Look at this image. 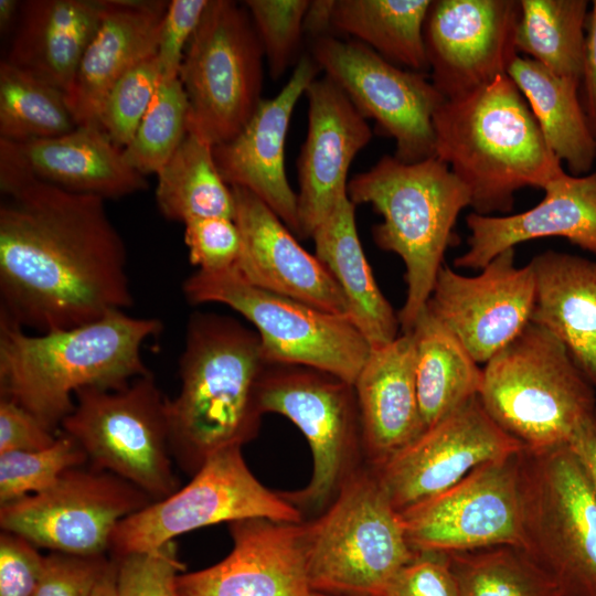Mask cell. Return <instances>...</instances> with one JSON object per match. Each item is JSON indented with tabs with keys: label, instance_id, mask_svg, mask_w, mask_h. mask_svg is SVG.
I'll return each instance as SVG.
<instances>
[{
	"label": "cell",
	"instance_id": "d6a6232c",
	"mask_svg": "<svg viewBox=\"0 0 596 596\" xmlns=\"http://www.w3.org/2000/svg\"><path fill=\"white\" fill-rule=\"evenodd\" d=\"M432 0H334L332 29L405 70L429 72L424 23Z\"/></svg>",
	"mask_w": 596,
	"mask_h": 596
},
{
	"label": "cell",
	"instance_id": "4fadbf2b",
	"mask_svg": "<svg viewBox=\"0 0 596 596\" xmlns=\"http://www.w3.org/2000/svg\"><path fill=\"white\" fill-rule=\"evenodd\" d=\"M249 518L305 520L283 493L253 475L242 447H228L209 457L188 485L121 520L111 534L109 552L111 557L146 552L185 532Z\"/></svg>",
	"mask_w": 596,
	"mask_h": 596
},
{
	"label": "cell",
	"instance_id": "4dcf8cb0",
	"mask_svg": "<svg viewBox=\"0 0 596 596\" xmlns=\"http://www.w3.org/2000/svg\"><path fill=\"white\" fill-rule=\"evenodd\" d=\"M508 76L525 98L553 155L570 174L592 172L596 161L593 136L579 99V81L554 74L538 62L517 55Z\"/></svg>",
	"mask_w": 596,
	"mask_h": 596
},
{
	"label": "cell",
	"instance_id": "7dc6e473",
	"mask_svg": "<svg viewBox=\"0 0 596 596\" xmlns=\"http://www.w3.org/2000/svg\"><path fill=\"white\" fill-rule=\"evenodd\" d=\"M45 556L24 538L0 534V596H32L43 572Z\"/></svg>",
	"mask_w": 596,
	"mask_h": 596
},
{
	"label": "cell",
	"instance_id": "30bf717a",
	"mask_svg": "<svg viewBox=\"0 0 596 596\" xmlns=\"http://www.w3.org/2000/svg\"><path fill=\"white\" fill-rule=\"evenodd\" d=\"M259 406L263 414L288 418L307 439L312 455L310 481L283 496L304 519L317 517L363 466L353 384L313 368L270 364L259 384Z\"/></svg>",
	"mask_w": 596,
	"mask_h": 596
},
{
	"label": "cell",
	"instance_id": "44dd1931",
	"mask_svg": "<svg viewBox=\"0 0 596 596\" xmlns=\"http://www.w3.org/2000/svg\"><path fill=\"white\" fill-rule=\"evenodd\" d=\"M308 98V130L297 160L299 238L316 228L348 195V171L372 139L366 118L326 75L313 79Z\"/></svg>",
	"mask_w": 596,
	"mask_h": 596
},
{
	"label": "cell",
	"instance_id": "5b68a950",
	"mask_svg": "<svg viewBox=\"0 0 596 596\" xmlns=\"http://www.w3.org/2000/svg\"><path fill=\"white\" fill-rule=\"evenodd\" d=\"M355 204L369 203L383 221L372 228L374 243L405 265V301L398 311L403 333L426 307L444 256L455 241L459 214L470 207L467 188L436 157L407 163L383 156L348 182Z\"/></svg>",
	"mask_w": 596,
	"mask_h": 596
},
{
	"label": "cell",
	"instance_id": "b9f144b4",
	"mask_svg": "<svg viewBox=\"0 0 596 596\" xmlns=\"http://www.w3.org/2000/svg\"><path fill=\"white\" fill-rule=\"evenodd\" d=\"M116 561V596H179L177 577L184 565L174 540L146 551L128 553Z\"/></svg>",
	"mask_w": 596,
	"mask_h": 596
},
{
	"label": "cell",
	"instance_id": "7a4b0ae2",
	"mask_svg": "<svg viewBox=\"0 0 596 596\" xmlns=\"http://www.w3.org/2000/svg\"><path fill=\"white\" fill-rule=\"evenodd\" d=\"M267 365L256 331L219 313L190 316L180 391L167 398L170 451L184 472L192 477L215 453L256 437Z\"/></svg>",
	"mask_w": 596,
	"mask_h": 596
},
{
	"label": "cell",
	"instance_id": "f907efd6",
	"mask_svg": "<svg viewBox=\"0 0 596 596\" xmlns=\"http://www.w3.org/2000/svg\"><path fill=\"white\" fill-rule=\"evenodd\" d=\"M568 446L582 462L596 491V411L578 427Z\"/></svg>",
	"mask_w": 596,
	"mask_h": 596
},
{
	"label": "cell",
	"instance_id": "4316f807",
	"mask_svg": "<svg viewBox=\"0 0 596 596\" xmlns=\"http://www.w3.org/2000/svg\"><path fill=\"white\" fill-rule=\"evenodd\" d=\"M12 145L33 175L70 192L106 200L148 189L146 177L129 163L124 148L97 124L77 126L54 138Z\"/></svg>",
	"mask_w": 596,
	"mask_h": 596
},
{
	"label": "cell",
	"instance_id": "c3c4849f",
	"mask_svg": "<svg viewBox=\"0 0 596 596\" xmlns=\"http://www.w3.org/2000/svg\"><path fill=\"white\" fill-rule=\"evenodd\" d=\"M56 434L18 403L0 397V454L50 447Z\"/></svg>",
	"mask_w": 596,
	"mask_h": 596
},
{
	"label": "cell",
	"instance_id": "ab89813d",
	"mask_svg": "<svg viewBox=\"0 0 596 596\" xmlns=\"http://www.w3.org/2000/svg\"><path fill=\"white\" fill-rule=\"evenodd\" d=\"M309 0H246L273 79L297 65Z\"/></svg>",
	"mask_w": 596,
	"mask_h": 596
},
{
	"label": "cell",
	"instance_id": "f5cc1de1",
	"mask_svg": "<svg viewBox=\"0 0 596 596\" xmlns=\"http://www.w3.org/2000/svg\"><path fill=\"white\" fill-rule=\"evenodd\" d=\"M21 1L0 0V31L3 34L12 33L18 19Z\"/></svg>",
	"mask_w": 596,
	"mask_h": 596
},
{
	"label": "cell",
	"instance_id": "d590c367",
	"mask_svg": "<svg viewBox=\"0 0 596 596\" xmlns=\"http://www.w3.org/2000/svg\"><path fill=\"white\" fill-rule=\"evenodd\" d=\"M76 127L63 91L1 60L0 139H49Z\"/></svg>",
	"mask_w": 596,
	"mask_h": 596
},
{
	"label": "cell",
	"instance_id": "d4e9b609",
	"mask_svg": "<svg viewBox=\"0 0 596 596\" xmlns=\"http://www.w3.org/2000/svg\"><path fill=\"white\" fill-rule=\"evenodd\" d=\"M169 1L105 0L100 23L65 91L77 126L97 124L106 96L130 70L157 54Z\"/></svg>",
	"mask_w": 596,
	"mask_h": 596
},
{
	"label": "cell",
	"instance_id": "cb8c5ba5",
	"mask_svg": "<svg viewBox=\"0 0 596 596\" xmlns=\"http://www.w3.org/2000/svg\"><path fill=\"white\" fill-rule=\"evenodd\" d=\"M535 206L510 215L466 217L468 248L454 259L456 268L480 270L497 255L528 241L562 237L596 254V170L572 175L564 170L543 188Z\"/></svg>",
	"mask_w": 596,
	"mask_h": 596
},
{
	"label": "cell",
	"instance_id": "5bb4252c",
	"mask_svg": "<svg viewBox=\"0 0 596 596\" xmlns=\"http://www.w3.org/2000/svg\"><path fill=\"white\" fill-rule=\"evenodd\" d=\"M151 502L127 480L79 466L66 470L41 492L0 504V526L38 549L104 555L118 523Z\"/></svg>",
	"mask_w": 596,
	"mask_h": 596
},
{
	"label": "cell",
	"instance_id": "603a6c76",
	"mask_svg": "<svg viewBox=\"0 0 596 596\" xmlns=\"http://www.w3.org/2000/svg\"><path fill=\"white\" fill-rule=\"evenodd\" d=\"M231 188L242 237L237 272L254 286L349 317L341 288L319 258L260 199L246 189Z\"/></svg>",
	"mask_w": 596,
	"mask_h": 596
},
{
	"label": "cell",
	"instance_id": "bcb514c9",
	"mask_svg": "<svg viewBox=\"0 0 596 596\" xmlns=\"http://www.w3.org/2000/svg\"><path fill=\"white\" fill-rule=\"evenodd\" d=\"M210 0L169 1L157 46L161 77H179L184 52Z\"/></svg>",
	"mask_w": 596,
	"mask_h": 596
},
{
	"label": "cell",
	"instance_id": "ac0fdd59",
	"mask_svg": "<svg viewBox=\"0 0 596 596\" xmlns=\"http://www.w3.org/2000/svg\"><path fill=\"white\" fill-rule=\"evenodd\" d=\"M535 278L530 263L515 265V248L497 255L476 276L444 265L427 310L486 364L531 322Z\"/></svg>",
	"mask_w": 596,
	"mask_h": 596
},
{
	"label": "cell",
	"instance_id": "ee69618b",
	"mask_svg": "<svg viewBox=\"0 0 596 596\" xmlns=\"http://www.w3.org/2000/svg\"><path fill=\"white\" fill-rule=\"evenodd\" d=\"M109 561L105 555L51 552L32 596H92Z\"/></svg>",
	"mask_w": 596,
	"mask_h": 596
},
{
	"label": "cell",
	"instance_id": "816d5d0a",
	"mask_svg": "<svg viewBox=\"0 0 596 596\" xmlns=\"http://www.w3.org/2000/svg\"><path fill=\"white\" fill-rule=\"evenodd\" d=\"M334 0H313L309 2L305 21V35L316 39L330 35Z\"/></svg>",
	"mask_w": 596,
	"mask_h": 596
},
{
	"label": "cell",
	"instance_id": "f1b7e54d",
	"mask_svg": "<svg viewBox=\"0 0 596 596\" xmlns=\"http://www.w3.org/2000/svg\"><path fill=\"white\" fill-rule=\"evenodd\" d=\"M529 263L535 278L531 322L565 345L596 389V260L547 249Z\"/></svg>",
	"mask_w": 596,
	"mask_h": 596
},
{
	"label": "cell",
	"instance_id": "ffe728a7",
	"mask_svg": "<svg viewBox=\"0 0 596 596\" xmlns=\"http://www.w3.org/2000/svg\"><path fill=\"white\" fill-rule=\"evenodd\" d=\"M228 529L231 552L214 565L180 573L179 596H312L304 521L249 518Z\"/></svg>",
	"mask_w": 596,
	"mask_h": 596
},
{
	"label": "cell",
	"instance_id": "277c9868",
	"mask_svg": "<svg viewBox=\"0 0 596 596\" xmlns=\"http://www.w3.org/2000/svg\"><path fill=\"white\" fill-rule=\"evenodd\" d=\"M435 156L467 188L472 212L512 211L515 193L541 189L562 172L519 88L503 74L433 117Z\"/></svg>",
	"mask_w": 596,
	"mask_h": 596
},
{
	"label": "cell",
	"instance_id": "52a82bcc",
	"mask_svg": "<svg viewBox=\"0 0 596 596\" xmlns=\"http://www.w3.org/2000/svg\"><path fill=\"white\" fill-rule=\"evenodd\" d=\"M304 524L308 578L316 593L374 596L417 554L401 513L366 464Z\"/></svg>",
	"mask_w": 596,
	"mask_h": 596
},
{
	"label": "cell",
	"instance_id": "8d00e7d4",
	"mask_svg": "<svg viewBox=\"0 0 596 596\" xmlns=\"http://www.w3.org/2000/svg\"><path fill=\"white\" fill-rule=\"evenodd\" d=\"M446 555L460 596H565L520 547L501 545Z\"/></svg>",
	"mask_w": 596,
	"mask_h": 596
},
{
	"label": "cell",
	"instance_id": "f35d334b",
	"mask_svg": "<svg viewBox=\"0 0 596 596\" xmlns=\"http://www.w3.org/2000/svg\"><path fill=\"white\" fill-rule=\"evenodd\" d=\"M88 458L71 436L60 433L47 448L0 454V504L41 492L66 470L84 466Z\"/></svg>",
	"mask_w": 596,
	"mask_h": 596
},
{
	"label": "cell",
	"instance_id": "74e56055",
	"mask_svg": "<svg viewBox=\"0 0 596 596\" xmlns=\"http://www.w3.org/2000/svg\"><path fill=\"white\" fill-rule=\"evenodd\" d=\"M189 104L179 79L161 77L137 130L124 148L129 163L145 177L158 174L188 134Z\"/></svg>",
	"mask_w": 596,
	"mask_h": 596
},
{
	"label": "cell",
	"instance_id": "9c48e42d",
	"mask_svg": "<svg viewBox=\"0 0 596 596\" xmlns=\"http://www.w3.org/2000/svg\"><path fill=\"white\" fill-rule=\"evenodd\" d=\"M182 290L190 304H222L246 318L268 365L313 368L353 384L371 352L350 317L254 286L235 267L196 270Z\"/></svg>",
	"mask_w": 596,
	"mask_h": 596
},
{
	"label": "cell",
	"instance_id": "681fc988",
	"mask_svg": "<svg viewBox=\"0 0 596 596\" xmlns=\"http://www.w3.org/2000/svg\"><path fill=\"white\" fill-rule=\"evenodd\" d=\"M579 99L596 139V0L592 1L587 17Z\"/></svg>",
	"mask_w": 596,
	"mask_h": 596
},
{
	"label": "cell",
	"instance_id": "484cf974",
	"mask_svg": "<svg viewBox=\"0 0 596 596\" xmlns=\"http://www.w3.org/2000/svg\"><path fill=\"white\" fill-rule=\"evenodd\" d=\"M353 387L368 466H382L425 432L411 332L371 349Z\"/></svg>",
	"mask_w": 596,
	"mask_h": 596
},
{
	"label": "cell",
	"instance_id": "f6af8a7d",
	"mask_svg": "<svg viewBox=\"0 0 596 596\" xmlns=\"http://www.w3.org/2000/svg\"><path fill=\"white\" fill-rule=\"evenodd\" d=\"M374 596H460L446 554L417 553Z\"/></svg>",
	"mask_w": 596,
	"mask_h": 596
},
{
	"label": "cell",
	"instance_id": "d6986e66",
	"mask_svg": "<svg viewBox=\"0 0 596 596\" xmlns=\"http://www.w3.org/2000/svg\"><path fill=\"white\" fill-rule=\"evenodd\" d=\"M519 0H432L424 23L429 78L445 99L507 74L518 54Z\"/></svg>",
	"mask_w": 596,
	"mask_h": 596
},
{
	"label": "cell",
	"instance_id": "db71d44e",
	"mask_svg": "<svg viewBox=\"0 0 596 596\" xmlns=\"http://www.w3.org/2000/svg\"><path fill=\"white\" fill-rule=\"evenodd\" d=\"M116 561L110 557L107 568L97 583L92 596H116Z\"/></svg>",
	"mask_w": 596,
	"mask_h": 596
},
{
	"label": "cell",
	"instance_id": "7bdbcfd3",
	"mask_svg": "<svg viewBox=\"0 0 596 596\" xmlns=\"http://www.w3.org/2000/svg\"><path fill=\"white\" fill-rule=\"evenodd\" d=\"M189 260L202 272L236 267L242 253V237L233 219L202 217L184 224Z\"/></svg>",
	"mask_w": 596,
	"mask_h": 596
},
{
	"label": "cell",
	"instance_id": "e575fe53",
	"mask_svg": "<svg viewBox=\"0 0 596 596\" xmlns=\"http://www.w3.org/2000/svg\"><path fill=\"white\" fill-rule=\"evenodd\" d=\"M519 3L518 54L581 83L589 1L519 0Z\"/></svg>",
	"mask_w": 596,
	"mask_h": 596
},
{
	"label": "cell",
	"instance_id": "1f68e13d",
	"mask_svg": "<svg viewBox=\"0 0 596 596\" xmlns=\"http://www.w3.org/2000/svg\"><path fill=\"white\" fill-rule=\"evenodd\" d=\"M418 402L426 429L479 395L483 371L425 307L411 331Z\"/></svg>",
	"mask_w": 596,
	"mask_h": 596
},
{
	"label": "cell",
	"instance_id": "8fae6325",
	"mask_svg": "<svg viewBox=\"0 0 596 596\" xmlns=\"http://www.w3.org/2000/svg\"><path fill=\"white\" fill-rule=\"evenodd\" d=\"M264 58L243 2L210 0L179 72L188 131L212 146L236 136L263 100Z\"/></svg>",
	"mask_w": 596,
	"mask_h": 596
},
{
	"label": "cell",
	"instance_id": "7c38bea8",
	"mask_svg": "<svg viewBox=\"0 0 596 596\" xmlns=\"http://www.w3.org/2000/svg\"><path fill=\"white\" fill-rule=\"evenodd\" d=\"M63 433L85 451L91 466L132 483L152 501L179 490L169 441L167 398L152 373L125 387H87L76 394Z\"/></svg>",
	"mask_w": 596,
	"mask_h": 596
},
{
	"label": "cell",
	"instance_id": "836d02e7",
	"mask_svg": "<svg viewBox=\"0 0 596 596\" xmlns=\"http://www.w3.org/2000/svg\"><path fill=\"white\" fill-rule=\"evenodd\" d=\"M157 177L156 202L166 219L183 224L202 217L234 220L232 188L217 170L213 146L198 135L188 131Z\"/></svg>",
	"mask_w": 596,
	"mask_h": 596
},
{
	"label": "cell",
	"instance_id": "ba28073f",
	"mask_svg": "<svg viewBox=\"0 0 596 596\" xmlns=\"http://www.w3.org/2000/svg\"><path fill=\"white\" fill-rule=\"evenodd\" d=\"M522 550L565 596H596V491L562 446L520 453Z\"/></svg>",
	"mask_w": 596,
	"mask_h": 596
},
{
	"label": "cell",
	"instance_id": "9a60e30c",
	"mask_svg": "<svg viewBox=\"0 0 596 596\" xmlns=\"http://www.w3.org/2000/svg\"><path fill=\"white\" fill-rule=\"evenodd\" d=\"M310 55L377 131L394 140L396 159L436 157L433 117L445 97L426 74L400 67L353 39H316Z\"/></svg>",
	"mask_w": 596,
	"mask_h": 596
},
{
	"label": "cell",
	"instance_id": "2e32d148",
	"mask_svg": "<svg viewBox=\"0 0 596 596\" xmlns=\"http://www.w3.org/2000/svg\"><path fill=\"white\" fill-rule=\"evenodd\" d=\"M520 453L483 464L449 489L400 512L412 549L441 554L522 549Z\"/></svg>",
	"mask_w": 596,
	"mask_h": 596
},
{
	"label": "cell",
	"instance_id": "11a10c76",
	"mask_svg": "<svg viewBox=\"0 0 596 596\" xmlns=\"http://www.w3.org/2000/svg\"><path fill=\"white\" fill-rule=\"evenodd\" d=\"M312 596H333V595L312 592Z\"/></svg>",
	"mask_w": 596,
	"mask_h": 596
},
{
	"label": "cell",
	"instance_id": "60d3db41",
	"mask_svg": "<svg viewBox=\"0 0 596 596\" xmlns=\"http://www.w3.org/2000/svg\"><path fill=\"white\" fill-rule=\"evenodd\" d=\"M160 78L156 54L126 73L106 96L98 125L119 147L125 148L132 140Z\"/></svg>",
	"mask_w": 596,
	"mask_h": 596
},
{
	"label": "cell",
	"instance_id": "6da1fadb",
	"mask_svg": "<svg viewBox=\"0 0 596 596\" xmlns=\"http://www.w3.org/2000/svg\"><path fill=\"white\" fill-rule=\"evenodd\" d=\"M0 318L38 333L131 307L125 243L105 200L40 180L0 139Z\"/></svg>",
	"mask_w": 596,
	"mask_h": 596
},
{
	"label": "cell",
	"instance_id": "e0dca14e",
	"mask_svg": "<svg viewBox=\"0 0 596 596\" xmlns=\"http://www.w3.org/2000/svg\"><path fill=\"white\" fill-rule=\"evenodd\" d=\"M522 449L490 417L477 395L373 469L402 512L449 489L481 465Z\"/></svg>",
	"mask_w": 596,
	"mask_h": 596
},
{
	"label": "cell",
	"instance_id": "8992f818",
	"mask_svg": "<svg viewBox=\"0 0 596 596\" xmlns=\"http://www.w3.org/2000/svg\"><path fill=\"white\" fill-rule=\"evenodd\" d=\"M482 371L485 409L528 450L567 446L596 411L595 387L565 345L536 323L530 322Z\"/></svg>",
	"mask_w": 596,
	"mask_h": 596
},
{
	"label": "cell",
	"instance_id": "f546056e",
	"mask_svg": "<svg viewBox=\"0 0 596 596\" xmlns=\"http://www.w3.org/2000/svg\"><path fill=\"white\" fill-rule=\"evenodd\" d=\"M311 238L315 255L338 283L349 317L371 349L393 342L401 328L398 313L376 284L358 235L355 204L348 195L338 202Z\"/></svg>",
	"mask_w": 596,
	"mask_h": 596
},
{
	"label": "cell",
	"instance_id": "7402d4cb",
	"mask_svg": "<svg viewBox=\"0 0 596 596\" xmlns=\"http://www.w3.org/2000/svg\"><path fill=\"white\" fill-rule=\"evenodd\" d=\"M320 71L311 55H301L279 93L263 99L236 136L213 146L215 164L225 183L255 194L296 237L297 193L286 175L285 142L294 108Z\"/></svg>",
	"mask_w": 596,
	"mask_h": 596
},
{
	"label": "cell",
	"instance_id": "83f0119b",
	"mask_svg": "<svg viewBox=\"0 0 596 596\" xmlns=\"http://www.w3.org/2000/svg\"><path fill=\"white\" fill-rule=\"evenodd\" d=\"M105 0H25L4 61L63 91L96 32Z\"/></svg>",
	"mask_w": 596,
	"mask_h": 596
},
{
	"label": "cell",
	"instance_id": "3957f363",
	"mask_svg": "<svg viewBox=\"0 0 596 596\" xmlns=\"http://www.w3.org/2000/svg\"><path fill=\"white\" fill-rule=\"evenodd\" d=\"M161 330L160 320L125 310L38 334L0 318V397L23 406L55 433L73 412L79 390H118L151 373L141 348Z\"/></svg>",
	"mask_w": 596,
	"mask_h": 596
}]
</instances>
